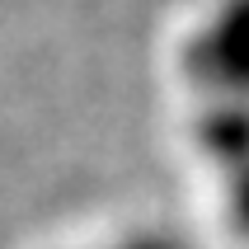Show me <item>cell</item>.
Segmentation results:
<instances>
[{"instance_id":"cell-4","label":"cell","mask_w":249,"mask_h":249,"mask_svg":"<svg viewBox=\"0 0 249 249\" xmlns=\"http://www.w3.org/2000/svg\"><path fill=\"white\" fill-rule=\"evenodd\" d=\"M108 249H183L179 240H169V235H132V240H118V245Z\"/></svg>"},{"instance_id":"cell-2","label":"cell","mask_w":249,"mask_h":249,"mask_svg":"<svg viewBox=\"0 0 249 249\" xmlns=\"http://www.w3.org/2000/svg\"><path fill=\"white\" fill-rule=\"evenodd\" d=\"M202 141L212 155H221L226 165L235 169L249 160V104H221L202 123Z\"/></svg>"},{"instance_id":"cell-3","label":"cell","mask_w":249,"mask_h":249,"mask_svg":"<svg viewBox=\"0 0 249 249\" xmlns=\"http://www.w3.org/2000/svg\"><path fill=\"white\" fill-rule=\"evenodd\" d=\"M231 221L249 235V160L231 169Z\"/></svg>"},{"instance_id":"cell-1","label":"cell","mask_w":249,"mask_h":249,"mask_svg":"<svg viewBox=\"0 0 249 249\" xmlns=\"http://www.w3.org/2000/svg\"><path fill=\"white\" fill-rule=\"evenodd\" d=\"M188 66L226 104H249V0H226L188 47Z\"/></svg>"}]
</instances>
